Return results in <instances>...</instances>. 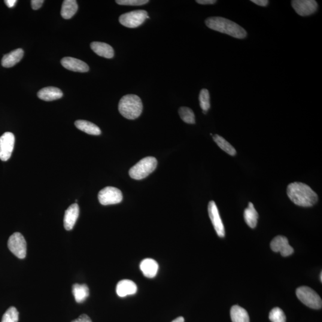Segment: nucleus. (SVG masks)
<instances>
[{
    "label": "nucleus",
    "instance_id": "20e7f679",
    "mask_svg": "<svg viewBox=\"0 0 322 322\" xmlns=\"http://www.w3.org/2000/svg\"><path fill=\"white\" fill-rule=\"evenodd\" d=\"M157 160L156 158L153 157H146L141 160L129 171V175L131 178L135 180H142L147 177L152 172L155 171L157 166Z\"/></svg>",
    "mask_w": 322,
    "mask_h": 322
},
{
    "label": "nucleus",
    "instance_id": "cd10ccee",
    "mask_svg": "<svg viewBox=\"0 0 322 322\" xmlns=\"http://www.w3.org/2000/svg\"><path fill=\"white\" fill-rule=\"evenodd\" d=\"M19 312L14 307H10L3 315L1 322H18Z\"/></svg>",
    "mask_w": 322,
    "mask_h": 322
},
{
    "label": "nucleus",
    "instance_id": "6e6552de",
    "mask_svg": "<svg viewBox=\"0 0 322 322\" xmlns=\"http://www.w3.org/2000/svg\"><path fill=\"white\" fill-rule=\"evenodd\" d=\"M123 198L121 191L114 187H106L98 194L99 202L103 205L117 204L122 201Z\"/></svg>",
    "mask_w": 322,
    "mask_h": 322
},
{
    "label": "nucleus",
    "instance_id": "0eeeda50",
    "mask_svg": "<svg viewBox=\"0 0 322 322\" xmlns=\"http://www.w3.org/2000/svg\"><path fill=\"white\" fill-rule=\"evenodd\" d=\"M9 250L15 256L23 259L26 256V242L22 234L14 233L10 236L8 241Z\"/></svg>",
    "mask_w": 322,
    "mask_h": 322
},
{
    "label": "nucleus",
    "instance_id": "b1692460",
    "mask_svg": "<svg viewBox=\"0 0 322 322\" xmlns=\"http://www.w3.org/2000/svg\"><path fill=\"white\" fill-rule=\"evenodd\" d=\"M230 317L232 322H250L248 312L239 306L232 307L230 311Z\"/></svg>",
    "mask_w": 322,
    "mask_h": 322
},
{
    "label": "nucleus",
    "instance_id": "f8f14e48",
    "mask_svg": "<svg viewBox=\"0 0 322 322\" xmlns=\"http://www.w3.org/2000/svg\"><path fill=\"white\" fill-rule=\"evenodd\" d=\"M270 247L275 253H280L282 256L288 257L294 253L293 247L289 244L288 239L283 236H278L272 240Z\"/></svg>",
    "mask_w": 322,
    "mask_h": 322
},
{
    "label": "nucleus",
    "instance_id": "dca6fc26",
    "mask_svg": "<svg viewBox=\"0 0 322 322\" xmlns=\"http://www.w3.org/2000/svg\"><path fill=\"white\" fill-rule=\"evenodd\" d=\"M91 48L97 55L106 59H112L114 56V50L110 45L102 42H93Z\"/></svg>",
    "mask_w": 322,
    "mask_h": 322
},
{
    "label": "nucleus",
    "instance_id": "c9c22d12",
    "mask_svg": "<svg viewBox=\"0 0 322 322\" xmlns=\"http://www.w3.org/2000/svg\"><path fill=\"white\" fill-rule=\"evenodd\" d=\"M171 322H184V320L183 317H178Z\"/></svg>",
    "mask_w": 322,
    "mask_h": 322
},
{
    "label": "nucleus",
    "instance_id": "5701e85b",
    "mask_svg": "<svg viewBox=\"0 0 322 322\" xmlns=\"http://www.w3.org/2000/svg\"><path fill=\"white\" fill-rule=\"evenodd\" d=\"M72 293L78 303H83L89 296V289L86 284H74L72 287Z\"/></svg>",
    "mask_w": 322,
    "mask_h": 322
},
{
    "label": "nucleus",
    "instance_id": "423d86ee",
    "mask_svg": "<svg viewBox=\"0 0 322 322\" xmlns=\"http://www.w3.org/2000/svg\"><path fill=\"white\" fill-rule=\"evenodd\" d=\"M148 16V12L145 10H135L124 13L120 17L121 25L127 28H135L142 25Z\"/></svg>",
    "mask_w": 322,
    "mask_h": 322
},
{
    "label": "nucleus",
    "instance_id": "f704fd0d",
    "mask_svg": "<svg viewBox=\"0 0 322 322\" xmlns=\"http://www.w3.org/2000/svg\"><path fill=\"white\" fill-rule=\"evenodd\" d=\"M5 4L7 5V7L9 8L13 7L15 5H16L17 1L16 0H5L4 1Z\"/></svg>",
    "mask_w": 322,
    "mask_h": 322
},
{
    "label": "nucleus",
    "instance_id": "39448f33",
    "mask_svg": "<svg viewBox=\"0 0 322 322\" xmlns=\"http://www.w3.org/2000/svg\"><path fill=\"white\" fill-rule=\"evenodd\" d=\"M296 295L304 305L314 309H320L322 307L321 298L312 288L301 287L296 291Z\"/></svg>",
    "mask_w": 322,
    "mask_h": 322
},
{
    "label": "nucleus",
    "instance_id": "bb28decb",
    "mask_svg": "<svg viewBox=\"0 0 322 322\" xmlns=\"http://www.w3.org/2000/svg\"><path fill=\"white\" fill-rule=\"evenodd\" d=\"M178 114L184 122L193 124L195 123V116L192 109L187 107H181L179 109Z\"/></svg>",
    "mask_w": 322,
    "mask_h": 322
},
{
    "label": "nucleus",
    "instance_id": "473e14b6",
    "mask_svg": "<svg viewBox=\"0 0 322 322\" xmlns=\"http://www.w3.org/2000/svg\"><path fill=\"white\" fill-rule=\"evenodd\" d=\"M251 1L258 5L262 6V7H266L269 2L267 0H252Z\"/></svg>",
    "mask_w": 322,
    "mask_h": 322
},
{
    "label": "nucleus",
    "instance_id": "6ab92c4d",
    "mask_svg": "<svg viewBox=\"0 0 322 322\" xmlns=\"http://www.w3.org/2000/svg\"><path fill=\"white\" fill-rule=\"evenodd\" d=\"M24 52L21 48L11 51L10 53L5 54L3 56L1 60V64L5 68H11V67L16 65L22 60Z\"/></svg>",
    "mask_w": 322,
    "mask_h": 322
},
{
    "label": "nucleus",
    "instance_id": "c85d7f7f",
    "mask_svg": "<svg viewBox=\"0 0 322 322\" xmlns=\"http://www.w3.org/2000/svg\"><path fill=\"white\" fill-rule=\"evenodd\" d=\"M269 319L272 322H286V316L283 311L279 308L272 310L269 314Z\"/></svg>",
    "mask_w": 322,
    "mask_h": 322
},
{
    "label": "nucleus",
    "instance_id": "aec40b11",
    "mask_svg": "<svg viewBox=\"0 0 322 322\" xmlns=\"http://www.w3.org/2000/svg\"><path fill=\"white\" fill-rule=\"evenodd\" d=\"M75 126L82 132L90 135L99 136L101 134V130L95 124L85 120L75 121Z\"/></svg>",
    "mask_w": 322,
    "mask_h": 322
},
{
    "label": "nucleus",
    "instance_id": "f257e3e1",
    "mask_svg": "<svg viewBox=\"0 0 322 322\" xmlns=\"http://www.w3.org/2000/svg\"><path fill=\"white\" fill-rule=\"evenodd\" d=\"M287 194L292 202L303 207H310L318 202V196L308 184L294 182L288 185Z\"/></svg>",
    "mask_w": 322,
    "mask_h": 322
},
{
    "label": "nucleus",
    "instance_id": "2f4dec72",
    "mask_svg": "<svg viewBox=\"0 0 322 322\" xmlns=\"http://www.w3.org/2000/svg\"><path fill=\"white\" fill-rule=\"evenodd\" d=\"M71 322H92L91 319L88 317L87 315H82L77 319H76L75 320Z\"/></svg>",
    "mask_w": 322,
    "mask_h": 322
},
{
    "label": "nucleus",
    "instance_id": "4be33fe9",
    "mask_svg": "<svg viewBox=\"0 0 322 322\" xmlns=\"http://www.w3.org/2000/svg\"><path fill=\"white\" fill-rule=\"evenodd\" d=\"M244 217L245 222L248 226H250L252 229L256 227L258 214L253 203H249L248 207L245 209Z\"/></svg>",
    "mask_w": 322,
    "mask_h": 322
},
{
    "label": "nucleus",
    "instance_id": "72a5a7b5",
    "mask_svg": "<svg viewBox=\"0 0 322 322\" xmlns=\"http://www.w3.org/2000/svg\"><path fill=\"white\" fill-rule=\"evenodd\" d=\"M196 2L200 4H214L217 1L215 0H197Z\"/></svg>",
    "mask_w": 322,
    "mask_h": 322
},
{
    "label": "nucleus",
    "instance_id": "393cba45",
    "mask_svg": "<svg viewBox=\"0 0 322 322\" xmlns=\"http://www.w3.org/2000/svg\"><path fill=\"white\" fill-rule=\"evenodd\" d=\"M213 139L217 145L221 150L225 152L227 154L231 156H235L236 154V151L232 145L229 142L226 141L222 137L215 135L213 136Z\"/></svg>",
    "mask_w": 322,
    "mask_h": 322
},
{
    "label": "nucleus",
    "instance_id": "c756f323",
    "mask_svg": "<svg viewBox=\"0 0 322 322\" xmlns=\"http://www.w3.org/2000/svg\"><path fill=\"white\" fill-rule=\"evenodd\" d=\"M150 2L148 0H117L118 4L123 5H142Z\"/></svg>",
    "mask_w": 322,
    "mask_h": 322
},
{
    "label": "nucleus",
    "instance_id": "4468645a",
    "mask_svg": "<svg viewBox=\"0 0 322 322\" xmlns=\"http://www.w3.org/2000/svg\"><path fill=\"white\" fill-rule=\"evenodd\" d=\"M80 214V208L77 203L71 205L66 209L65 213L64 227L66 230H71L74 228Z\"/></svg>",
    "mask_w": 322,
    "mask_h": 322
},
{
    "label": "nucleus",
    "instance_id": "ddd939ff",
    "mask_svg": "<svg viewBox=\"0 0 322 322\" xmlns=\"http://www.w3.org/2000/svg\"><path fill=\"white\" fill-rule=\"evenodd\" d=\"M61 64L69 71L78 72H87L89 71V66L86 63L74 57H64L61 60Z\"/></svg>",
    "mask_w": 322,
    "mask_h": 322
},
{
    "label": "nucleus",
    "instance_id": "e433bc0d",
    "mask_svg": "<svg viewBox=\"0 0 322 322\" xmlns=\"http://www.w3.org/2000/svg\"><path fill=\"white\" fill-rule=\"evenodd\" d=\"M321 281L322 282V272L321 273Z\"/></svg>",
    "mask_w": 322,
    "mask_h": 322
},
{
    "label": "nucleus",
    "instance_id": "412c9836",
    "mask_svg": "<svg viewBox=\"0 0 322 322\" xmlns=\"http://www.w3.org/2000/svg\"><path fill=\"white\" fill-rule=\"evenodd\" d=\"M78 5L75 0H65L63 2L61 15L65 19H71L77 13Z\"/></svg>",
    "mask_w": 322,
    "mask_h": 322
},
{
    "label": "nucleus",
    "instance_id": "1a4fd4ad",
    "mask_svg": "<svg viewBox=\"0 0 322 322\" xmlns=\"http://www.w3.org/2000/svg\"><path fill=\"white\" fill-rule=\"evenodd\" d=\"M14 142V136L10 132H6L0 137V160L7 161L10 159Z\"/></svg>",
    "mask_w": 322,
    "mask_h": 322
},
{
    "label": "nucleus",
    "instance_id": "7c9ffc66",
    "mask_svg": "<svg viewBox=\"0 0 322 322\" xmlns=\"http://www.w3.org/2000/svg\"><path fill=\"white\" fill-rule=\"evenodd\" d=\"M43 0H32L31 5L33 10H38L43 4Z\"/></svg>",
    "mask_w": 322,
    "mask_h": 322
},
{
    "label": "nucleus",
    "instance_id": "f03ea898",
    "mask_svg": "<svg viewBox=\"0 0 322 322\" xmlns=\"http://www.w3.org/2000/svg\"><path fill=\"white\" fill-rule=\"evenodd\" d=\"M206 25L214 31L220 32L234 38L244 39L247 33L241 26L232 20L221 17H211L205 20Z\"/></svg>",
    "mask_w": 322,
    "mask_h": 322
},
{
    "label": "nucleus",
    "instance_id": "7ed1b4c3",
    "mask_svg": "<svg viewBox=\"0 0 322 322\" xmlns=\"http://www.w3.org/2000/svg\"><path fill=\"white\" fill-rule=\"evenodd\" d=\"M118 110L124 118L135 120L141 116L143 111L142 100L138 96L127 95L121 99Z\"/></svg>",
    "mask_w": 322,
    "mask_h": 322
},
{
    "label": "nucleus",
    "instance_id": "a211bd4d",
    "mask_svg": "<svg viewBox=\"0 0 322 322\" xmlns=\"http://www.w3.org/2000/svg\"><path fill=\"white\" fill-rule=\"evenodd\" d=\"M37 96L44 101L50 102L62 98L63 93L58 88L48 87L39 90Z\"/></svg>",
    "mask_w": 322,
    "mask_h": 322
},
{
    "label": "nucleus",
    "instance_id": "f3484780",
    "mask_svg": "<svg viewBox=\"0 0 322 322\" xmlns=\"http://www.w3.org/2000/svg\"><path fill=\"white\" fill-rule=\"evenodd\" d=\"M140 268L145 277L153 278L157 275L159 266L156 260L147 258L142 261Z\"/></svg>",
    "mask_w": 322,
    "mask_h": 322
},
{
    "label": "nucleus",
    "instance_id": "9d476101",
    "mask_svg": "<svg viewBox=\"0 0 322 322\" xmlns=\"http://www.w3.org/2000/svg\"><path fill=\"white\" fill-rule=\"evenodd\" d=\"M292 5L298 14L308 16L317 11L318 4L315 0H294Z\"/></svg>",
    "mask_w": 322,
    "mask_h": 322
},
{
    "label": "nucleus",
    "instance_id": "2eb2a0df",
    "mask_svg": "<svg viewBox=\"0 0 322 322\" xmlns=\"http://www.w3.org/2000/svg\"><path fill=\"white\" fill-rule=\"evenodd\" d=\"M116 291L118 296L125 297L135 294L138 291V287L133 281L125 279L118 282Z\"/></svg>",
    "mask_w": 322,
    "mask_h": 322
},
{
    "label": "nucleus",
    "instance_id": "9b49d317",
    "mask_svg": "<svg viewBox=\"0 0 322 322\" xmlns=\"http://www.w3.org/2000/svg\"><path fill=\"white\" fill-rule=\"evenodd\" d=\"M208 209L209 218L218 236L221 238H224L225 236V229L216 203L213 200L209 202Z\"/></svg>",
    "mask_w": 322,
    "mask_h": 322
},
{
    "label": "nucleus",
    "instance_id": "a878e982",
    "mask_svg": "<svg viewBox=\"0 0 322 322\" xmlns=\"http://www.w3.org/2000/svg\"><path fill=\"white\" fill-rule=\"evenodd\" d=\"M200 108H202L203 114H206L210 108V96L208 90L203 89L200 91L199 96Z\"/></svg>",
    "mask_w": 322,
    "mask_h": 322
}]
</instances>
